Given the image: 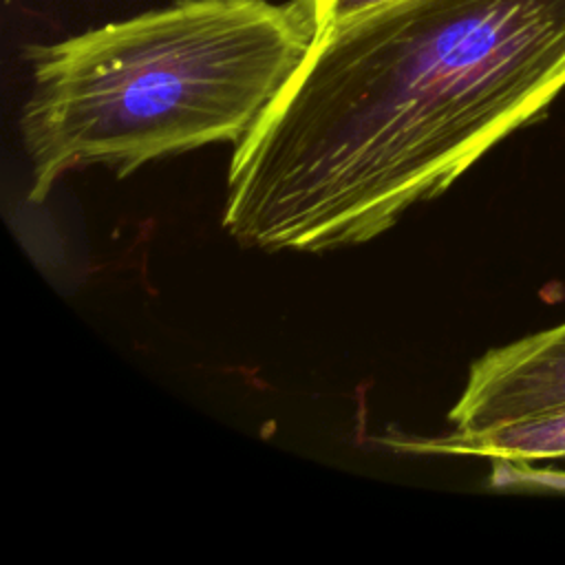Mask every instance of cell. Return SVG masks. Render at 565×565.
<instances>
[{
    "instance_id": "cell-1",
    "label": "cell",
    "mask_w": 565,
    "mask_h": 565,
    "mask_svg": "<svg viewBox=\"0 0 565 565\" xmlns=\"http://www.w3.org/2000/svg\"><path fill=\"white\" fill-rule=\"evenodd\" d=\"M565 88V0H393L324 24L247 137L223 230L265 252L366 243Z\"/></svg>"
},
{
    "instance_id": "cell-2",
    "label": "cell",
    "mask_w": 565,
    "mask_h": 565,
    "mask_svg": "<svg viewBox=\"0 0 565 565\" xmlns=\"http://www.w3.org/2000/svg\"><path fill=\"white\" fill-rule=\"evenodd\" d=\"M311 0H174L31 44L20 113L29 199L71 170L119 177L210 143H241L305 60Z\"/></svg>"
},
{
    "instance_id": "cell-3",
    "label": "cell",
    "mask_w": 565,
    "mask_h": 565,
    "mask_svg": "<svg viewBox=\"0 0 565 565\" xmlns=\"http://www.w3.org/2000/svg\"><path fill=\"white\" fill-rule=\"evenodd\" d=\"M565 408V322L486 351L470 364L448 413L455 437H470Z\"/></svg>"
},
{
    "instance_id": "cell-4",
    "label": "cell",
    "mask_w": 565,
    "mask_h": 565,
    "mask_svg": "<svg viewBox=\"0 0 565 565\" xmlns=\"http://www.w3.org/2000/svg\"><path fill=\"white\" fill-rule=\"evenodd\" d=\"M419 448L452 455H477L508 463L565 459V408L470 437L446 435L444 439L422 444Z\"/></svg>"
},
{
    "instance_id": "cell-5",
    "label": "cell",
    "mask_w": 565,
    "mask_h": 565,
    "mask_svg": "<svg viewBox=\"0 0 565 565\" xmlns=\"http://www.w3.org/2000/svg\"><path fill=\"white\" fill-rule=\"evenodd\" d=\"M393 0H311L318 29L331 22H340Z\"/></svg>"
}]
</instances>
